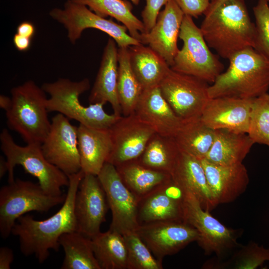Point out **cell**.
Instances as JSON below:
<instances>
[{"label":"cell","mask_w":269,"mask_h":269,"mask_svg":"<svg viewBox=\"0 0 269 269\" xmlns=\"http://www.w3.org/2000/svg\"><path fill=\"white\" fill-rule=\"evenodd\" d=\"M84 176L81 170L68 176L69 183L65 200L60 209L49 218L37 220L25 214L17 219L11 234L18 238L24 256L34 255L39 263L42 264L49 257L50 250L59 251V239L63 234L77 231L75 199Z\"/></svg>","instance_id":"6da1fadb"},{"label":"cell","mask_w":269,"mask_h":269,"mask_svg":"<svg viewBox=\"0 0 269 269\" xmlns=\"http://www.w3.org/2000/svg\"><path fill=\"white\" fill-rule=\"evenodd\" d=\"M200 28L210 48L229 59L236 52L253 47L256 26L244 0H211Z\"/></svg>","instance_id":"7a4b0ae2"},{"label":"cell","mask_w":269,"mask_h":269,"mask_svg":"<svg viewBox=\"0 0 269 269\" xmlns=\"http://www.w3.org/2000/svg\"><path fill=\"white\" fill-rule=\"evenodd\" d=\"M228 69L209 85V98L232 97L253 99L268 93L269 61L253 47L233 54Z\"/></svg>","instance_id":"3957f363"},{"label":"cell","mask_w":269,"mask_h":269,"mask_svg":"<svg viewBox=\"0 0 269 269\" xmlns=\"http://www.w3.org/2000/svg\"><path fill=\"white\" fill-rule=\"evenodd\" d=\"M10 93L11 104L5 112L8 127L18 133L26 144H41L51 126L45 92L29 80L13 87Z\"/></svg>","instance_id":"277c9868"},{"label":"cell","mask_w":269,"mask_h":269,"mask_svg":"<svg viewBox=\"0 0 269 269\" xmlns=\"http://www.w3.org/2000/svg\"><path fill=\"white\" fill-rule=\"evenodd\" d=\"M41 88L50 96L46 102L48 112H58L89 127L110 129L121 117L107 113L104 103L91 104L88 106L81 104L80 96L90 88L88 78L80 81L60 78L54 82L44 83Z\"/></svg>","instance_id":"5b68a950"},{"label":"cell","mask_w":269,"mask_h":269,"mask_svg":"<svg viewBox=\"0 0 269 269\" xmlns=\"http://www.w3.org/2000/svg\"><path fill=\"white\" fill-rule=\"evenodd\" d=\"M0 149L4 154L8 168V183L14 180V169L21 165L26 172L36 177L38 183L49 195H62L61 188L68 186V175L49 162L44 156L41 144H27L20 146L15 143L7 129L0 134Z\"/></svg>","instance_id":"8992f818"},{"label":"cell","mask_w":269,"mask_h":269,"mask_svg":"<svg viewBox=\"0 0 269 269\" xmlns=\"http://www.w3.org/2000/svg\"><path fill=\"white\" fill-rule=\"evenodd\" d=\"M66 194L52 196L39 183L20 179L3 186L0 189V234L6 239L11 234L17 219L28 212H46L63 204Z\"/></svg>","instance_id":"52a82bcc"},{"label":"cell","mask_w":269,"mask_h":269,"mask_svg":"<svg viewBox=\"0 0 269 269\" xmlns=\"http://www.w3.org/2000/svg\"><path fill=\"white\" fill-rule=\"evenodd\" d=\"M179 38L183 46L175 57L171 69L212 84L223 72L224 66L218 55L210 50L200 27L191 16L184 15Z\"/></svg>","instance_id":"ba28073f"},{"label":"cell","mask_w":269,"mask_h":269,"mask_svg":"<svg viewBox=\"0 0 269 269\" xmlns=\"http://www.w3.org/2000/svg\"><path fill=\"white\" fill-rule=\"evenodd\" d=\"M54 20L63 24L67 30L70 41L74 44L83 31L87 28H95L108 34L116 42L118 47H129L140 43L127 33L128 29L111 19L102 17L87 6L67 0L63 8H55L49 12Z\"/></svg>","instance_id":"9c48e42d"},{"label":"cell","mask_w":269,"mask_h":269,"mask_svg":"<svg viewBox=\"0 0 269 269\" xmlns=\"http://www.w3.org/2000/svg\"><path fill=\"white\" fill-rule=\"evenodd\" d=\"M182 207L183 221L197 230L199 236L197 242L206 255L214 253L222 257L238 245L236 231L204 210L192 193L184 191Z\"/></svg>","instance_id":"30bf717a"},{"label":"cell","mask_w":269,"mask_h":269,"mask_svg":"<svg viewBox=\"0 0 269 269\" xmlns=\"http://www.w3.org/2000/svg\"><path fill=\"white\" fill-rule=\"evenodd\" d=\"M207 82L170 69L159 85L176 115L184 120L200 118L209 99Z\"/></svg>","instance_id":"8fae6325"},{"label":"cell","mask_w":269,"mask_h":269,"mask_svg":"<svg viewBox=\"0 0 269 269\" xmlns=\"http://www.w3.org/2000/svg\"><path fill=\"white\" fill-rule=\"evenodd\" d=\"M106 193L112 215L110 229L123 235L136 231L138 199L121 179L116 167L106 162L97 175Z\"/></svg>","instance_id":"7c38bea8"},{"label":"cell","mask_w":269,"mask_h":269,"mask_svg":"<svg viewBox=\"0 0 269 269\" xmlns=\"http://www.w3.org/2000/svg\"><path fill=\"white\" fill-rule=\"evenodd\" d=\"M77 127L58 113L52 118L49 133L41 144L46 159L68 176L81 170Z\"/></svg>","instance_id":"4fadbf2b"},{"label":"cell","mask_w":269,"mask_h":269,"mask_svg":"<svg viewBox=\"0 0 269 269\" xmlns=\"http://www.w3.org/2000/svg\"><path fill=\"white\" fill-rule=\"evenodd\" d=\"M109 208L104 189L97 176L84 174L74 203L77 231L92 239L99 233Z\"/></svg>","instance_id":"5bb4252c"},{"label":"cell","mask_w":269,"mask_h":269,"mask_svg":"<svg viewBox=\"0 0 269 269\" xmlns=\"http://www.w3.org/2000/svg\"><path fill=\"white\" fill-rule=\"evenodd\" d=\"M110 130L113 148L107 162L115 167L138 159L156 134L134 113L121 116Z\"/></svg>","instance_id":"9a60e30c"},{"label":"cell","mask_w":269,"mask_h":269,"mask_svg":"<svg viewBox=\"0 0 269 269\" xmlns=\"http://www.w3.org/2000/svg\"><path fill=\"white\" fill-rule=\"evenodd\" d=\"M136 232L153 256L162 261L199 238L197 230L180 221H160L139 225Z\"/></svg>","instance_id":"2e32d148"},{"label":"cell","mask_w":269,"mask_h":269,"mask_svg":"<svg viewBox=\"0 0 269 269\" xmlns=\"http://www.w3.org/2000/svg\"><path fill=\"white\" fill-rule=\"evenodd\" d=\"M164 6L151 29L141 34L139 42L147 45L171 67L179 50L177 39L185 14L174 0Z\"/></svg>","instance_id":"e0dca14e"},{"label":"cell","mask_w":269,"mask_h":269,"mask_svg":"<svg viewBox=\"0 0 269 269\" xmlns=\"http://www.w3.org/2000/svg\"><path fill=\"white\" fill-rule=\"evenodd\" d=\"M253 99L232 97L209 98L200 120L214 130L225 129L247 134Z\"/></svg>","instance_id":"ac0fdd59"},{"label":"cell","mask_w":269,"mask_h":269,"mask_svg":"<svg viewBox=\"0 0 269 269\" xmlns=\"http://www.w3.org/2000/svg\"><path fill=\"white\" fill-rule=\"evenodd\" d=\"M134 114L160 135L174 138L185 120L178 117L162 96L158 86L144 89Z\"/></svg>","instance_id":"d6986e66"},{"label":"cell","mask_w":269,"mask_h":269,"mask_svg":"<svg viewBox=\"0 0 269 269\" xmlns=\"http://www.w3.org/2000/svg\"><path fill=\"white\" fill-rule=\"evenodd\" d=\"M199 160L217 205L235 201L247 189L249 177L243 163L219 165L205 159Z\"/></svg>","instance_id":"ffe728a7"},{"label":"cell","mask_w":269,"mask_h":269,"mask_svg":"<svg viewBox=\"0 0 269 269\" xmlns=\"http://www.w3.org/2000/svg\"><path fill=\"white\" fill-rule=\"evenodd\" d=\"M170 175L184 191L195 196L204 210L210 211L217 206L199 159L179 149Z\"/></svg>","instance_id":"44dd1931"},{"label":"cell","mask_w":269,"mask_h":269,"mask_svg":"<svg viewBox=\"0 0 269 269\" xmlns=\"http://www.w3.org/2000/svg\"><path fill=\"white\" fill-rule=\"evenodd\" d=\"M115 41L110 37L104 48L100 66L91 89L89 101L91 104L109 103L114 114L121 116L117 82L118 75V49Z\"/></svg>","instance_id":"7402d4cb"},{"label":"cell","mask_w":269,"mask_h":269,"mask_svg":"<svg viewBox=\"0 0 269 269\" xmlns=\"http://www.w3.org/2000/svg\"><path fill=\"white\" fill-rule=\"evenodd\" d=\"M77 135L81 170L84 174L97 176L112 150L110 129H95L79 124Z\"/></svg>","instance_id":"603a6c76"},{"label":"cell","mask_w":269,"mask_h":269,"mask_svg":"<svg viewBox=\"0 0 269 269\" xmlns=\"http://www.w3.org/2000/svg\"><path fill=\"white\" fill-rule=\"evenodd\" d=\"M254 144L247 134L217 130L212 145L204 159L219 165L243 163Z\"/></svg>","instance_id":"cb8c5ba5"},{"label":"cell","mask_w":269,"mask_h":269,"mask_svg":"<svg viewBox=\"0 0 269 269\" xmlns=\"http://www.w3.org/2000/svg\"><path fill=\"white\" fill-rule=\"evenodd\" d=\"M132 69L143 89L158 86L170 67L148 46L141 43L129 47Z\"/></svg>","instance_id":"d4e9b609"},{"label":"cell","mask_w":269,"mask_h":269,"mask_svg":"<svg viewBox=\"0 0 269 269\" xmlns=\"http://www.w3.org/2000/svg\"><path fill=\"white\" fill-rule=\"evenodd\" d=\"M160 186L138 200L137 221L139 226L160 221H183V202L169 197Z\"/></svg>","instance_id":"484cf974"},{"label":"cell","mask_w":269,"mask_h":269,"mask_svg":"<svg viewBox=\"0 0 269 269\" xmlns=\"http://www.w3.org/2000/svg\"><path fill=\"white\" fill-rule=\"evenodd\" d=\"M116 167L125 184L138 200L171 178L169 173L145 167L137 160Z\"/></svg>","instance_id":"4316f807"},{"label":"cell","mask_w":269,"mask_h":269,"mask_svg":"<svg viewBox=\"0 0 269 269\" xmlns=\"http://www.w3.org/2000/svg\"><path fill=\"white\" fill-rule=\"evenodd\" d=\"M101 269H127L128 250L123 235L110 229L91 239Z\"/></svg>","instance_id":"83f0119b"},{"label":"cell","mask_w":269,"mask_h":269,"mask_svg":"<svg viewBox=\"0 0 269 269\" xmlns=\"http://www.w3.org/2000/svg\"><path fill=\"white\" fill-rule=\"evenodd\" d=\"M215 136V130L206 126L200 118L185 120L173 138L179 149L199 159L208 153Z\"/></svg>","instance_id":"f1b7e54d"},{"label":"cell","mask_w":269,"mask_h":269,"mask_svg":"<svg viewBox=\"0 0 269 269\" xmlns=\"http://www.w3.org/2000/svg\"><path fill=\"white\" fill-rule=\"evenodd\" d=\"M117 91L122 114L127 116L134 113L143 91L131 65L129 47H118Z\"/></svg>","instance_id":"f546056e"},{"label":"cell","mask_w":269,"mask_h":269,"mask_svg":"<svg viewBox=\"0 0 269 269\" xmlns=\"http://www.w3.org/2000/svg\"><path fill=\"white\" fill-rule=\"evenodd\" d=\"M59 244L64 252L62 269H101L95 257L91 239L78 231L63 234Z\"/></svg>","instance_id":"4dcf8cb0"},{"label":"cell","mask_w":269,"mask_h":269,"mask_svg":"<svg viewBox=\"0 0 269 269\" xmlns=\"http://www.w3.org/2000/svg\"><path fill=\"white\" fill-rule=\"evenodd\" d=\"M89 7L97 14L110 16L122 22L133 38L139 42L140 35L145 33L142 21L132 12V4L125 0H71Z\"/></svg>","instance_id":"1f68e13d"},{"label":"cell","mask_w":269,"mask_h":269,"mask_svg":"<svg viewBox=\"0 0 269 269\" xmlns=\"http://www.w3.org/2000/svg\"><path fill=\"white\" fill-rule=\"evenodd\" d=\"M179 152L173 138L155 134L136 160L145 167L170 174Z\"/></svg>","instance_id":"d6a6232c"},{"label":"cell","mask_w":269,"mask_h":269,"mask_svg":"<svg viewBox=\"0 0 269 269\" xmlns=\"http://www.w3.org/2000/svg\"><path fill=\"white\" fill-rule=\"evenodd\" d=\"M247 134L254 143L269 147V93L253 99Z\"/></svg>","instance_id":"836d02e7"},{"label":"cell","mask_w":269,"mask_h":269,"mask_svg":"<svg viewBox=\"0 0 269 269\" xmlns=\"http://www.w3.org/2000/svg\"><path fill=\"white\" fill-rule=\"evenodd\" d=\"M128 250L127 269H162L157 260L136 231L123 235Z\"/></svg>","instance_id":"e575fe53"},{"label":"cell","mask_w":269,"mask_h":269,"mask_svg":"<svg viewBox=\"0 0 269 269\" xmlns=\"http://www.w3.org/2000/svg\"><path fill=\"white\" fill-rule=\"evenodd\" d=\"M268 0H258L253 10L256 35L254 48L269 61V5Z\"/></svg>","instance_id":"d590c367"},{"label":"cell","mask_w":269,"mask_h":269,"mask_svg":"<svg viewBox=\"0 0 269 269\" xmlns=\"http://www.w3.org/2000/svg\"><path fill=\"white\" fill-rule=\"evenodd\" d=\"M266 261H269V249L251 242L234 255L232 266L235 269H255Z\"/></svg>","instance_id":"8d00e7d4"},{"label":"cell","mask_w":269,"mask_h":269,"mask_svg":"<svg viewBox=\"0 0 269 269\" xmlns=\"http://www.w3.org/2000/svg\"><path fill=\"white\" fill-rule=\"evenodd\" d=\"M170 0H145V5L141 11L145 33L148 32L156 23L161 8Z\"/></svg>","instance_id":"74e56055"},{"label":"cell","mask_w":269,"mask_h":269,"mask_svg":"<svg viewBox=\"0 0 269 269\" xmlns=\"http://www.w3.org/2000/svg\"><path fill=\"white\" fill-rule=\"evenodd\" d=\"M185 15L197 18L207 9L211 0H174Z\"/></svg>","instance_id":"f35d334b"},{"label":"cell","mask_w":269,"mask_h":269,"mask_svg":"<svg viewBox=\"0 0 269 269\" xmlns=\"http://www.w3.org/2000/svg\"><path fill=\"white\" fill-rule=\"evenodd\" d=\"M14 260L13 251L7 247L0 248V269H10Z\"/></svg>","instance_id":"ab89813d"},{"label":"cell","mask_w":269,"mask_h":269,"mask_svg":"<svg viewBox=\"0 0 269 269\" xmlns=\"http://www.w3.org/2000/svg\"><path fill=\"white\" fill-rule=\"evenodd\" d=\"M16 33L31 39L35 33V27L32 22L24 21L17 26Z\"/></svg>","instance_id":"60d3db41"},{"label":"cell","mask_w":269,"mask_h":269,"mask_svg":"<svg viewBox=\"0 0 269 269\" xmlns=\"http://www.w3.org/2000/svg\"><path fill=\"white\" fill-rule=\"evenodd\" d=\"M13 42L16 48L21 51L27 50L30 47L31 39L18 33H15L13 36Z\"/></svg>","instance_id":"b9f144b4"},{"label":"cell","mask_w":269,"mask_h":269,"mask_svg":"<svg viewBox=\"0 0 269 269\" xmlns=\"http://www.w3.org/2000/svg\"><path fill=\"white\" fill-rule=\"evenodd\" d=\"M11 104V98L3 95L0 96V108L5 112L8 110Z\"/></svg>","instance_id":"7bdbcfd3"},{"label":"cell","mask_w":269,"mask_h":269,"mask_svg":"<svg viewBox=\"0 0 269 269\" xmlns=\"http://www.w3.org/2000/svg\"><path fill=\"white\" fill-rule=\"evenodd\" d=\"M6 172H8L6 160L1 155L0 156V178H2Z\"/></svg>","instance_id":"ee69618b"},{"label":"cell","mask_w":269,"mask_h":269,"mask_svg":"<svg viewBox=\"0 0 269 269\" xmlns=\"http://www.w3.org/2000/svg\"><path fill=\"white\" fill-rule=\"evenodd\" d=\"M135 5H138L139 2V0H130Z\"/></svg>","instance_id":"f6af8a7d"},{"label":"cell","mask_w":269,"mask_h":269,"mask_svg":"<svg viewBox=\"0 0 269 269\" xmlns=\"http://www.w3.org/2000/svg\"><path fill=\"white\" fill-rule=\"evenodd\" d=\"M268 2H269V0H268Z\"/></svg>","instance_id":"bcb514c9"}]
</instances>
